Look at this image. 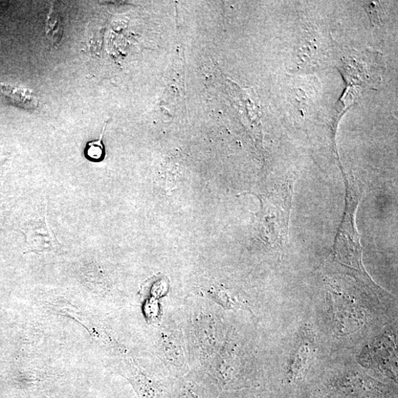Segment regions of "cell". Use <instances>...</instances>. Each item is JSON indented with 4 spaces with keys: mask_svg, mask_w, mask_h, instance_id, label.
<instances>
[{
    "mask_svg": "<svg viewBox=\"0 0 398 398\" xmlns=\"http://www.w3.org/2000/svg\"><path fill=\"white\" fill-rule=\"evenodd\" d=\"M331 386L337 392L357 398H388L393 393L389 385L375 381L357 370L346 372Z\"/></svg>",
    "mask_w": 398,
    "mask_h": 398,
    "instance_id": "6da1fadb",
    "label": "cell"
},
{
    "mask_svg": "<svg viewBox=\"0 0 398 398\" xmlns=\"http://www.w3.org/2000/svg\"><path fill=\"white\" fill-rule=\"evenodd\" d=\"M26 237V250L32 252H55L61 248L55 233L49 225L46 213L39 220H33L21 228Z\"/></svg>",
    "mask_w": 398,
    "mask_h": 398,
    "instance_id": "7a4b0ae2",
    "label": "cell"
},
{
    "mask_svg": "<svg viewBox=\"0 0 398 398\" xmlns=\"http://www.w3.org/2000/svg\"><path fill=\"white\" fill-rule=\"evenodd\" d=\"M315 347V337L311 332L307 329L302 330L287 363L286 374L289 382H295L301 379L313 357Z\"/></svg>",
    "mask_w": 398,
    "mask_h": 398,
    "instance_id": "3957f363",
    "label": "cell"
},
{
    "mask_svg": "<svg viewBox=\"0 0 398 398\" xmlns=\"http://www.w3.org/2000/svg\"><path fill=\"white\" fill-rule=\"evenodd\" d=\"M0 93L14 106L21 108L34 110L39 106L38 97L32 91L24 86L0 83Z\"/></svg>",
    "mask_w": 398,
    "mask_h": 398,
    "instance_id": "277c9868",
    "label": "cell"
},
{
    "mask_svg": "<svg viewBox=\"0 0 398 398\" xmlns=\"http://www.w3.org/2000/svg\"><path fill=\"white\" fill-rule=\"evenodd\" d=\"M63 31L61 17L52 9L46 22V36L53 46L59 42L63 36Z\"/></svg>",
    "mask_w": 398,
    "mask_h": 398,
    "instance_id": "5b68a950",
    "label": "cell"
},
{
    "mask_svg": "<svg viewBox=\"0 0 398 398\" xmlns=\"http://www.w3.org/2000/svg\"><path fill=\"white\" fill-rule=\"evenodd\" d=\"M107 122L105 123L101 135L98 140L88 143L85 149V155L88 160L93 162H101L105 157V148L103 139Z\"/></svg>",
    "mask_w": 398,
    "mask_h": 398,
    "instance_id": "8992f818",
    "label": "cell"
},
{
    "mask_svg": "<svg viewBox=\"0 0 398 398\" xmlns=\"http://www.w3.org/2000/svg\"><path fill=\"white\" fill-rule=\"evenodd\" d=\"M0 230H1V227H0Z\"/></svg>",
    "mask_w": 398,
    "mask_h": 398,
    "instance_id": "52a82bcc",
    "label": "cell"
}]
</instances>
